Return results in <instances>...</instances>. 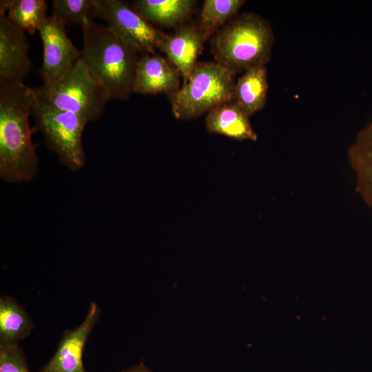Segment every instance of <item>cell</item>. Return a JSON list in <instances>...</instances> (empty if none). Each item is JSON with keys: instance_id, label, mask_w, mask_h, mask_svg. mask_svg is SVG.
Listing matches in <instances>:
<instances>
[{"instance_id": "cell-1", "label": "cell", "mask_w": 372, "mask_h": 372, "mask_svg": "<svg viewBox=\"0 0 372 372\" xmlns=\"http://www.w3.org/2000/svg\"><path fill=\"white\" fill-rule=\"evenodd\" d=\"M28 87L23 83L0 86V177L8 183L30 181L38 171Z\"/></svg>"}, {"instance_id": "cell-2", "label": "cell", "mask_w": 372, "mask_h": 372, "mask_svg": "<svg viewBox=\"0 0 372 372\" xmlns=\"http://www.w3.org/2000/svg\"><path fill=\"white\" fill-rule=\"evenodd\" d=\"M81 57L107 92L110 99L127 100L133 92L137 52L107 25L94 21L81 28Z\"/></svg>"}, {"instance_id": "cell-3", "label": "cell", "mask_w": 372, "mask_h": 372, "mask_svg": "<svg viewBox=\"0 0 372 372\" xmlns=\"http://www.w3.org/2000/svg\"><path fill=\"white\" fill-rule=\"evenodd\" d=\"M274 34L269 23L256 13L236 16L213 40L216 62L234 74L265 66L269 61Z\"/></svg>"}, {"instance_id": "cell-4", "label": "cell", "mask_w": 372, "mask_h": 372, "mask_svg": "<svg viewBox=\"0 0 372 372\" xmlns=\"http://www.w3.org/2000/svg\"><path fill=\"white\" fill-rule=\"evenodd\" d=\"M31 93L43 103L72 112L87 122L103 114L110 97L81 57L65 75L51 84L30 87Z\"/></svg>"}, {"instance_id": "cell-5", "label": "cell", "mask_w": 372, "mask_h": 372, "mask_svg": "<svg viewBox=\"0 0 372 372\" xmlns=\"http://www.w3.org/2000/svg\"><path fill=\"white\" fill-rule=\"evenodd\" d=\"M234 75L216 62L197 63L187 83L169 96L174 116L191 120L232 101Z\"/></svg>"}, {"instance_id": "cell-6", "label": "cell", "mask_w": 372, "mask_h": 372, "mask_svg": "<svg viewBox=\"0 0 372 372\" xmlns=\"http://www.w3.org/2000/svg\"><path fill=\"white\" fill-rule=\"evenodd\" d=\"M28 91L31 114L47 147L55 152L61 163L70 169H81L85 163L82 136L87 121L76 114L39 100L30 87Z\"/></svg>"}, {"instance_id": "cell-7", "label": "cell", "mask_w": 372, "mask_h": 372, "mask_svg": "<svg viewBox=\"0 0 372 372\" xmlns=\"http://www.w3.org/2000/svg\"><path fill=\"white\" fill-rule=\"evenodd\" d=\"M96 17L135 52L154 54L166 37L146 21L128 3L121 0H95Z\"/></svg>"}, {"instance_id": "cell-8", "label": "cell", "mask_w": 372, "mask_h": 372, "mask_svg": "<svg viewBox=\"0 0 372 372\" xmlns=\"http://www.w3.org/2000/svg\"><path fill=\"white\" fill-rule=\"evenodd\" d=\"M43 46L40 74L44 84H51L68 73L81 58L68 38L65 26L48 16L39 30Z\"/></svg>"}, {"instance_id": "cell-9", "label": "cell", "mask_w": 372, "mask_h": 372, "mask_svg": "<svg viewBox=\"0 0 372 372\" xmlns=\"http://www.w3.org/2000/svg\"><path fill=\"white\" fill-rule=\"evenodd\" d=\"M25 32L0 12V86L23 83L32 70Z\"/></svg>"}, {"instance_id": "cell-10", "label": "cell", "mask_w": 372, "mask_h": 372, "mask_svg": "<svg viewBox=\"0 0 372 372\" xmlns=\"http://www.w3.org/2000/svg\"><path fill=\"white\" fill-rule=\"evenodd\" d=\"M100 315L98 304L91 302L83 321L75 329L65 331L54 355L40 372H87L83 349Z\"/></svg>"}, {"instance_id": "cell-11", "label": "cell", "mask_w": 372, "mask_h": 372, "mask_svg": "<svg viewBox=\"0 0 372 372\" xmlns=\"http://www.w3.org/2000/svg\"><path fill=\"white\" fill-rule=\"evenodd\" d=\"M180 75L168 59L155 54H143L137 62L133 92L171 96L180 88Z\"/></svg>"}, {"instance_id": "cell-12", "label": "cell", "mask_w": 372, "mask_h": 372, "mask_svg": "<svg viewBox=\"0 0 372 372\" xmlns=\"http://www.w3.org/2000/svg\"><path fill=\"white\" fill-rule=\"evenodd\" d=\"M208 37L199 27L184 25L163 39L159 49L178 69L183 84L187 83L196 66L203 43Z\"/></svg>"}, {"instance_id": "cell-13", "label": "cell", "mask_w": 372, "mask_h": 372, "mask_svg": "<svg viewBox=\"0 0 372 372\" xmlns=\"http://www.w3.org/2000/svg\"><path fill=\"white\" fill-rule=\"evenodd\" d=\"M205 125L210 133L235 140L256 141L258 138L249 116L233 101L221 103L209 111L205 117Z\"/></svg>"}, {"instance_id": "cell-14", "label": "cell", "mask_w": 372, "mask_h": 372, "mask_svg": "<svg viewBox=\"0 0 372 372\" xmlns=\"http://www.w3.org/2000/svg\"><path fill=\"white\" fill-rule=\"evenodd\" d=\"M347 156L355 175V190L372 208V116L358 133Z\"/></svg>"}, {"instance_id": "cell-15", "label": "cell", "mask_w": 372, "mask_h": 372, "mask_svg": "<svg viewBox=\"0 0 372 372\" xmlns=\"http://www.w3.org/2000/svg\"><path fill=\"white\" fill-rule=\"evenodd\" d=\"M268 92L265 66L250 69L235 83L232 101L249 117L262 110Z\"/></svg>"}, {"instance_id": "cell-16", "label": "cell", "mask_w": 372, "mask_h": 372, "mask_svg": "<svg viewBox=\"0 0 372 372\" xmlns=\"http://www.w3.org/2000/svg\"><path fill=\"white\" fill-rule=\"evenodd\" d=\"M195 3L193 0H137L132 6L151 24L173 27L189 17Z\"/></svg>"}, {"instance_id": "cell-17", "label": "cell", "mask_w": 372, "mask_h": 372, "mask_svg": "<svg viewBox=\"0 0 372 372\" xmlns=\"http://www.w3.org/2000/svg\"><path fill=\"white\" fill-rule=\"evenodd\" d=\"M26 311L10 296L0 298V344H19L34 329Z\"/></svg>"}, {"instance_id": "cell-18", "label": "cell", "mask_w": 372, "mask_h": 372, "mask_svg": "<svg viewBox=\"0 0 372 372\" xmlns=\"http://www.w3.org/2000/svg\"><path fill=\"white\" fill-rule=\"evenodd\" d=\"M45 0H1L0 12L4 13L17 27L34 34L47 18Z\"/></svg>"}, {"instance_id": "cell-19", "label": "cell", "mask_w": 372, "mask_h": 372, "mask_svg": "<svg viewBox=\"0 0 372 372\" xmlns=\"http://www.w3.org/2000/svg\"><path fill=\"white\" fill-rule=\"evenodd\" d=\"M245 3L244 0H205L198 27L209 36L233 19Z\"/></svg>"}, {"instance_id": "cell-20", "label": "cell", "mask_w": 372, "mask_h": 372, "mask_svg": "<svg viewBox=\"0 0 372 372\" xmlns=\"http://www.w3.org/2000/svg\"><path fill=\"white\" fill-rule=\"evenodd\" d=\"M50 15L65 26L77 24L81 28L96 17L95 0H53Z\"/></svg>"}, {"instance_id": "cell-21", "label": "cell", "mask_w": 372, "mask_h": 372, "mask_svg": "<svg viewBox=\"0 0 372 372\" xmlns=\"http://www.w3.org/2000/svg\"><path fill=\"white\" fill-rule=\"evenodd\" d=\"M0 372H29L19 344H0Z\"/></svg>"}, {"instance_id": "cell-22", "label": "cell", "mask_w": 372, "mask_h": 372, "mask_svg": "<svg viewBox=\"0 0 372 372\" xmlns=\"http://www.w3.org/2000/svg\"><path fill=\"white\" fill-rule=\"evenodd\" d=\"M121 372H153L143 363L138 364Z\"/></svg>"}]
</instances>
